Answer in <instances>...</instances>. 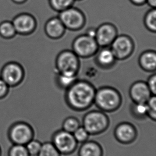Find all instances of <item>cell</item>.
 <instances>
[{"label": "cell", "mask_w": 156, "mask_h": 156, "mask_svg": "<svg viewBox=\"0 0 156 156\" xmlns=\"http://www.w3.org/2000/svg\"><path fill=\"white\" fill-rule=\"evenodd\" d=\"M77 80V77L67 76L58 73H55V80L56 84L61 90H67Z\"/></svg>", "instance_id": "cell-21"}, {"label": "cell", "mask_w": 156, "mask_h": 156, "mask_svg": "<svg viewBox=\"0 0 156 156\" xmlns=\"http://www.w3.org/2000/svg\"><path fill=\"white\" fill-rule=\"evenodd\" d=\"M96 28H89L87 30L85 34L90 37L95 38V34H96Z\"/></svg>", "instance_id": "cell-32"}, {"label": "cell", "mask_w": 156, "mask_h": 156, "mask_svg": "<svg viewBox=\"0 0 156 156\" xmlns=\"http://www.w3.org/2000/svg\"><path fill=\"white\" fill-rule=\"evenodd\" d=\"M144 25L146 28L154 33L156 32V10L151 8L146 13L144 19Z\"/></svg>", "instance_id": "cell-22"}, {"label": "cell", "mask_w": 156, "mask_h": 156, "mask_svg": "<svg viewBox=\"0 0 156 156\" xmlns=\"http://www.w3.org/2000/svg\"><path fill=\"white\" fill-rule=\"evenodd\" d=\"M10 87L0 77V100L6 97L8 94Z\"/></svg>", "instance_id": "cell-31"}, {"label": "cell", "mask_w": 156, "mask_h": 156, "mask_svg": "<svg viewBox=\"0 0 156 156\" xmlns=\"http://www.w3.org/2000/svg\"><path fill=\"white\" fill-rule=\"evenodd\" d=\"M118 35L116 26L110 23H102L96 28L95 40L99 48L109 47Z\"/></svg>", "instance_id": "cell-11"}, {"label": "cell", "mask_w": 156, "mask_h": 156, "mask_svg": "<svg viewBox=\"0 0 156 156\" xmlns=\"http://www.w3.org/2000/svg\"><path fill=\"white\" fill-rule=\"evenodd\" d=\"M12 23L17 34L24 36L33 34L38 26L37 19L32 15L26 13L18 16Z\"/></svg>", "instance_id": "cell-12"}, {"label": "cell", "mask_w": 156, "mask_h": 156, "mask_svg": "<svg viewBox=\"0 0 156 156\" xmlns=\"http://www.w3.org/2000/svg\"><path fill=\"white\" fill-rule=\"evenodd\" d=\"M72 51L78 58L87 59L94 56L99 50L95 38L86 34L76 37L72 43Z\"/></svg>", "instance_id": "cell-6"}, {"label": "cell", "mask_w": 156, "mask_h": 156, "mask_svg": "<svg viewBox=\"0 0 156 156\" xmlns=\"http://www.w3.org/2000/svg\"><path fill=\"white\" fill-rule=\"evenodd\" d=\"M49 4L53 10L61 12L73 6L75 0H48Z\"/></svg>", "instance_id": "cell-23"}, {"label": "cell", "mask_w": 156, "mask_h": 156, "mask_svg": "<svg viewBox=\"0 0 156 156\" xmlns=\"http://www.w3.org/2000/svg\"><path fill=\"white\" fill-rule=\"evenodd\" d=\"M37 156H61V154L51 142H46L42 144Z\"/></svg>", "instance_id": "cell-25"}, {"label": "cell", "mask_w": 156, "mask_h": 156, "mask_svg": "<svg viewBox=\"0 0 156 156\" xmlns=\"http://www.w3.org/2000/svg\"><path fill=\"white\" fill-rule=\"evenodd\" d=\"M96 90L89 81L77 79L65 90L66 105L74 111L84 112L94 104Z\"/></svg>", "instance_id": "cell-1"}, {"label": "cell", "mask_w": 156, "mask_h": 156, "mask_svg": "<svg viewBox=\"0 0 156 156\" xmlns=\"http://www.w3.org/2000/svg\"><path fill=\"white\" fill-rule=\"evenodd\" d=\"M138 62L142 69L148 73H152L156 69V53L154 50H147L140 55Z\"/></svg>", "instance_id": "cell-17"}, {"label": "cell", "mask_w": 156, "mask_h": 156, "mask_svg": "<svg viewBox=\"0 0 156 156\" xmlns=\"http://www.w3.org/2000/svg\"><path fill=\"white\" fill-rule=\"evenodd\" d=\"M13 1L16 3H23L25 2L26 0H13Z\"/></svg>", "instance_id": "cell-35"}, {"label": "cell", "mask_w": 156, "mask_h": 156, "mask_svg": "<svg viewBox=\"0 0 156 156\" xmlns=\"http://www.w3.org/2000/svg\"><path fill=\"white\" fill-rule=\"evenodd\" d=\"M122 97L120 92L112 87H102L96 90L94 104L104 112H113L120 107Z\"/></svg>", "instance_id": "cell-2"}, {"label": "cell", "mask_w": 156, "mask_h": 156, "mask_svg": "<svg viewBox=\"0 0 156 156\" xmlns=\"http://www.w3.org/2000/svg\"><path fill=\"white\" fill-rule=\"evenodd\" d=\"M73 134L78 144H83L87 141L90 136L87 130L82 126H80Z\"/></svg>", "instance_id": "cell-29"}, {"label": "cell", "mask_w": 156, "mask_h": 156, "mask_svg": "<svg viewBox=\"0 0 156 156\" xmlns=\"http://www.w3.org/2000/svg\"><path fill=\"white\" fill-rule=\"evenodd\" d=\"M51 142L61 155L73 154L78 146L74 135L62 129L57 130L53 134Z\"/></svg>", "instance_id": "cell-8"}, {"label": "cell", "mask_w": 156, "mask_h": 156, "mask_svg": "<svg viewBox=\"0 0 156 156\" xmlns=\"http://www.w3.org/2000/svg\"><path fill=\"white\" fill-rule=\"evenodd\" d=\"M110 120L105 112L93 110L85 114L83 117L82 126L90 135H97L104 133L109 126Z\"/></svg>", "instance_id": "cell-4"}, {"label": "cell", "mask_w": 156, "mask_h": 156, "mask_svg": "<svg viewBox=\"0 0 156 156\" xmlns=\"http://www.w3.org/2000/svg\"><path fill=\"white\" fill-rule=\"evenodd\" d=\"M0 156H2V149L1 146H0Z\"/></svg>", "instance_id": "cell-36"}, {"label": "cell", "mask_w": 156, "mask_h": 156, "mask_svg": "<svg viewBox=\"0 0 156 156\" xmlns=\"http://www.w3.org/2000/svg\"><path fill=\"white\" fill-rule=\"evenodd\" d=\"M7 156H30L25 146L12 144L9 149Z\"/></svg>", "instance_id": "cell-26"}, {"label": "cell", "mask_w": 156, "mask_h": 156, "mask_svg": "<svg viewBox=\"0 0 156 156\" xmlns=\"http://www.w3.org/2000/svg\"><path fill=\"white\" fill-rule=\"evenodd\" d=\"M25 72L20 63L11 61L5 64L0 73V77L10 87L19 85L25 78Z\"/></svg>", "instance_id": "cell-10"}, {"label": "cell", "mask_w": 156, "mask_h": 156, "mask_svg": "<svg viewBox=\"0 0 156 156\" xmlns=\"http://www.w3.org/2000/svg\"><path fill=\"white\" fill-rule=\"evenodd\" d=\"M78 154V156H104V150L97 142L87 140L82 144Z\"/></svg>", "instance_id": "cell-18"}, {"label": "cell", "mask_w": 156, "mask_h": 156, "mask_svg": "<svg viewBox=\"0 0 156 156\" xmlns=\"http://www.w3.org/2000/svg\"><path fill=\"white\" fill-rule=\"evenodd\" d=\"M17 35L12 23L4 21L0 23V37L4 40H11Z\"/></svg>", "instance_id": "cell-20"}, {"label": "cell", "mask_w": 156, "mask_h": 156, "mask_svg": "<svg viewBox=\"0 0 156 156\" xmlns=\"http://www.w3.org/2000/svg\"><path fill=\"white\" fill-rule=\"evenodd\" d=\"M42 145V144L40 141L33 139L28 142L25 147L30 156H37L40 151Z\"/></svg>", "instance_id": "cell-27"}, {"label": "cell", "mask_w": 156, "mask_h": 156, "mask_svg": "<svg viewBox=\"0 0 156 156\" xmlns=\"http://www.w3.org/2000/svg\"><path fill=\"white\" fill-rule=\"evenodd\" d=\"M44 30L49 38L58 40L63 37L66 29L58 17H52L45 22Z\"/></svg>", "instance_id": "cell-15"}, {"label": "cell", "mask_w": 156, "mask_h": 156, "mask_svg": "<svg viewBox=\"0 0 156 156\" xmlns=\"http://www.w3.org/2000/svg\"><path fill=\"white\" fill-rule=\"evenodd\" d=\"M147 84L150 90L152 95L156 94V75L153 74L148 78Z\"/></svg>", "instance_id": "cell-30"}, {"label": "cell", "mask_w": 156, "mask_h": 156, "mask_svg": "<svg viewBox=\"0 0 156 156\" xmlns=\"http://www.w3.org/2000/svg\"><path fill=\"white\" fill-rule=\"evenodd\" d=\"M146 3H147L151 8H156V0H147Z\"/></svg>", "instance_id": "cell-34"}, {"label": "cell", "mask_w": 156, "mask_h": 156, "mask_svg": "<svg viewBox=\"0 0 156 156\" xmlns=\"http://www.w3.org/2000/svg\"><path fill=\"white\" fill-rule=\"evenodd\" d=\"M137 129L131 122H122L114 129V136L120 144L127 145L132 144L137 137Z\"/></svg>", "instance_id": "cell-13"}, {"label": "cell", "mask_w": 156, "mask_h": 156, "mask_svg": "<svg viewBox=\"0 0 156 156\" xmlns=\"http://www.w3.org/2000/svg\"><path fill=\"white\" fill-rule=\"evenodd\" d=\"M130 113L137 120H144L147 117L148 108L146 104L133 103L130 107Z\"/></svg>", "instance_id": "cell-19"}, {"label": "cell", "mask_w": 156, "mask_h": 156, "mask_svg": "<svg viewBox=\"0 0 156 156\" xmlns=\"http://www.w3.org/2000/svg\"><path fill=\"white\" fill-rule=\"evenodd\" d=\"M35 132L28 122L19 121L11 125L8 131V137L12 144L25 146L34 139Z\"/></svg>", "instance_id": "cell-5"}, {"label": "cell", "mask_w": 156, "mask_h": 156, "mask_svg": "<svg viewBox=\"0 0 156 156\" xmlns=\"http://www.w3.org/2000/svg\"><path fill=\"white\" fill-rule=\"evenodd\" d=\"M132 4L136 6H142L146 3L147 0H129Z\"/></svg>", "instance_id": "cell-33"}, {"label": "cell", "mask_w": 156, "mask_h": 156, "mask_svg": "<svg viewBox=\"0 0 156 156\" xmlns=\"http://www.w3.org/2000/svg\"><path fill=\"white\" fill-rule=\"evenodd\" d=\"M129 95L133 103L146 104L152 96L147 83L138 80L131 85L129 90Z\"/></svg>", "instance_id": "cell-14"}, {"label": "cell", "mask_w": 156, "mask_h": 156, "mask_svg": "<svg viewBox=\"0 0 156 156\" xmlns=\"http://www.w3.org/2000/svg\"><path fill=\"white\" fill-rule=\"evenodd\" d=\"M80 120L75 117L69 116L63 120L62 129L70 133H73L80 126Z\"/></svg>", "instance_id": "cell-24"}, {"label": "cell", "mask_w": 156, "mask_h": 156, "mask_svg": "<svg viewBox=\"0 0 156 156\" xmlns=\"http://www.w3.org/2000/svg\"><path fill=\"white\" fill-rule=\"evenodd\" d=\"M75 1H82V0H75Z\"/></svg>", "instance_id": "cell-37"}, {"label": "cell", "mask_w": 156, "mask_h": 156, "mask_svg": "<svg viewBox=\"0 0 156 156\" xmlns=\"http://www.w3.org/2000/svg\"><path fill=\"white\" fill-rule=\"evenodd\" d=\"M148 108L147 117L150 118L154 122L156 120V95H152L147 102Z\"/></svg>", "instance_id": "cell-28"}, {"label": "cell", "mask_w": 156, "mask_h": 156, "mask_svg": "<svg viewBox=\"0 0 156 156\" xmlns=\"http://www.w3.org/2000/svg\"><path fill=\"white\" fill-rule=\"evenodd\" d=\"M94 56L95 63L102 69H111L116 64L117 61L110 47L101 48Z\"/></svg>", "instance_id": "cell-16"}, {"label": "cell", "mask_w": 156, "mask_h": 156, "mask_svg": "<svg viewBox=\"0 0 156 156\" xmlns=\"http://www.w3.org/2000/svg\"><path fill=\"white\" fill-rule=\"evenodd\" d=\"M55 65V73L77 77L80 69V58L72 50H63L57 55Z\"/></svg>", "instance_id": "cell-3"}, {"label": "cell", "mask_w": 156, "mask_h": 156, "mask_svg": "<svg viewBox=\"0 0 156 156\" xmlns=\"http://www.w3.org/2000/svg\"><path fill=\"white\" fill-rule=\"evenodd\" d=\"M58 18L66 30L74 32L82 30L87 21L85 15L82 11L73 6L59 12Z\"/></svg>", "instance_id": "cell-7"}, {"label": "cell", "mask_w": 156, "mask_h": 156, "mask_svg": "<svg viewBox=\"0 0 156 156\" xmlns=\"http://www.w3.org/2000/svg\"><path fill=\"white\" fill-rule=\"evenodd\" d=\"M109 47L116 60L122 61L132 55L135 49V44L130 36L122 34L117 35Z\"/></svg>", "instance_id": "cell-9"}]
</instances>
